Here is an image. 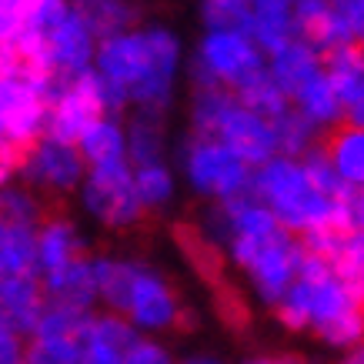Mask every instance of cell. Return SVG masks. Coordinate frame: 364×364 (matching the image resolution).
Segmentation results:
<instances>
[{"label": "cell", "mask_w": 364, "mask_h": 364, "mask_svg": "<svg viewBox=\"0 0 364 364\" xmlns=\"http://www.w3.org/2000/svg\"><path fill=\"white\" fill-rule=\"evenodd\" d=\"M90 70L114 114H167L184 87L188 44L167 21H137L127 31L97 41Z\"/></svg>", "instance_id": "cell-1"}, {"label": "cell", "mask_w": 364, "mask_h": 364, "mask_svg": "<svg viewBox=\"0 0 364 364\" xmlns=\"http://www.w3.org/2000/svg\"><path fill=\"white\" fill-rule=\"evenodd\" d=\"M271 311L287 331H311L338 351L364 341V308L358 291L334 274L324 257L311 251H304L294 284Z\"/></svg>", "instance_id": "cell-2"}, {"label": "cell", "mask_w": 364, "mask_h": 364, "mask_svg": "<svg viewBox=\"0 0 364 364\" xmlns=\"http://www.w3.org/2000/svg\"><path fill=\"white\" fill-rule=\"evenodd\" d=\"M97 277V304L124 318L137 334H167L184 324V301L157 264L131 254H90Z\"/></svg>", "instance_id": "cell-3"}, {"label": "cell", "mask_w": 364, "mask_h": 364, "mask_svg": "<svg viewBox=\"0 0 364 364\" xmlns=\"http://www.w3.org/2000/svg\"><path fill=\"white\" fill-rule=\"evenodd\" d=\"M251 194L294 237L348 228L344 224V200L328 198L314 184V177L308 174L301 157L274 154L264 164H257L251 174Z\"/></svg>", "instance_id": "cell-4"}, {"label": "cell", "mask_w": 364, "mask_h": 364, "mask_svg": "<svg viewBox=\"0 0 364 364\" xmlns=\"http://www.w3.org/2000/svg\"><path fill=\"white\" fill-rule=\"evenodd\" d=\"M188 131L231 147L251 167L277 154L274 127L267 117L251 111L237 94L210 87H188Z\"/></svg>", "instance_id": "cell-5"}, {"label": "cell", "mask_w": 364, "mask_h": 364, "mask_svg": "<svg viewBox=\"0 0 364 364\" xmlns=\"http://www.w3.org/2000/svg\"><path fill=\"white\" fill-rule=\"evenodd\" d=\"M171 164L177 171V181L204 204L241 198L251 191L254 167L241 161L231 147L210 141L204 134H181V141L174 144V154H171Z\"/></svg>", "instance_id": "cell-6"}, {"label": "cell", "mask_w": 364, "mask_h": 364, "mask_svg": "<svg viewBox=\"0 0 364 364\" xmlns=\"http://www.w3.org/2000/svg\"><path fill=\"white\" fill-rule=\"evenodd\" d=\"M54 80L37 74L14 54L0 57V154L17 161L27 144L44 134Z\"/></svg>", "instance_id": "cell-7"}, {"label": "cell", "mask_w": 364, "mask_h": 364, "mask_svg": "<svg viewBox=\"0 0 364 364\" xmlns=\"http://www.w3.org/2000/svg\"><path fill=\"white\" fill-rule=\"evenodd\" d=\"M264 50L254 44L244 31H200L194 47L188 50V87H210V90H237L251 84L257 74H264Z\"/></svg>", "instance_id": "cell-8"}, {"label": "cell", "mask_w": 364, "mask_h": 364, "mask_svg": "<svg viewBox=\"0 0 364 364\" xmlns=\"http://www.w3.org/2000/svg\"><path fill=\"white\" fill-rule=\"evenodd\" d=\"M74 198H77L80 214L107 231H134L147 218L134 194V177L127 161L87 167Z\"/></svg>", "instance_id": "cell-9"}, {"label": "cell", "mask_w": 364, "mask_h": 364, "mask_svg": "<svg viewBox=\"0 0 364 364\" xmlns=\"http://www.w3.org/2000/svg\"><path fill=\"white\" fill-rule=\"evenodd\" d=\"M84 157H80L77 144L41 134L33 144H27L17 161H14V181H21L23 188H31L37 198H74V191L84 181Z\"/></svg>", "instance_id": "cell-10"}, {"label": "cell", "mask_w": 364, "mask_h": 364, "mask_svg": "<svg viewBox=\"0 0 364 364\" xmlns=\"http://www.w3.org/2000/svg\"><path fill=\"white\" fill-rule=\"evenodd\" d=\"M100 114H114L107 104V94L94 77V70L80 77H67L50 84V100H47V121L44 134L60 137V141L77 144V137L97 121Z\"/></svg>", "instance_id": "cell-11"}, {"label": "cell", "mask_w": 364, "mask_h": 364, "mask_svg": "<svg viewBox=\"0 0 364 364\" xmlns=\"http://www.w3.org/2000/svg\"><path fill=\"white\" fill-rule=\"evenodd\" d=\"M301 257H304V244H301V237L284 231V228L247 257V264L241 267V274L247 277L251 294L261 301L264 308H274L277 301L284 298L287 287L294 284Z\"/></svg>", "instance_id": "cell-12"}, {"label": "cell", "mask_w": 364, "mask_h": 364, "mask_svg": "<svg viewBox=\"0 0 364 364\" xmlns=\"http://www.w3.org/2000/svg\"><path fill=\"white\" fill-rule=\"evenodd\" d=\"M84 254H87V237L80 231V224L70 214L47 210L41 224L33 228V271H37V277L50 274V271L77 261Z\"/></svg>", "instance_id": "cell-13"}, {"label": "cell", "mask_w": 364, "mask_h": 364, "mask_svg": "<svg viewBox=\"0 0 364 364\" xmlns=\"http://www.w3.org/2000/svg\"><path fill=\"white\" fill-rule=\"evenodd\" d=\"M291 31L318 54H331L338 47L354 44L351 27L331 0H298L291 11Z\"/></svg>", "instance_id": "cell-14"}, {"label": "cell", "mask_w": 364, "mask_h": 364, "mask_svg": "<svg viewBox=\"0 0 364 364\" xmlns=\"http://www.w3.org/2000/svg\"><path fill=\"white\" fill-rule=\"evenodd\" d=\"M80 341V364H124V354L137 341V331L111 311H90Z\"/></svg>", "instance_id": "cell-15"}, {"label": "cell", "mask_w": 364, "mask_h": 364, "mask_svg": "<svg viewBox=\"0 0 364 364\" xmlns=\"http://www.w3.org/2000/svg\"><path fill=\"white\" fill-rule=\"evenodd\" d=\"M44 298L50 304H67L77 311H94L97 308V277H94V257L84 254L70 264L57 267L50 274L41 277Z\"/></svg>", "instance_id": "cell-16"}, {"label": "cell", "mask_w": 364, "mask_h": 364, "mask_svg": "<svg viewBox=\"0 0 364 364\" xmlns=\"http://www.w3.org/2000/svg\"><path fill=\"white\" fill-rule=\"evenodd\" d=\"M44 304H47V298H44V287H41V277L37 274L0 277V314L11 321L17 334L31 338Z\"/></svg>", "instance_id": "cell-17"}, {"label": "cell", "mask_w": 364, "mask_h": 364, "mask_svg": "<svg viewBox=\"0 0 364 364\" xmlns=\"http://www.w3.org/2000/svg\"><path fill=\"white\" fill-rule=\"evenodd\" d=\"M124 134H127V164H151V161H171V137H167V114L131 111L124 114Z\"/></svg>", "instance_id": "cell-18"}, {"label": "cell", "mask_w": 364, "mask_h": 364, "mask_svg": "<svg viewBox=\"0 0 364 364\" xmlns=\"http://www.w3.org/2000/svg\"><path fill=\"white\" fill-rule=\"evenodd\" d=\"M264 64H267L271 80L281 87V94L291 97L304 80H311L318 70H324V54H318L314 47L304 44V41H298V37H291L287 44H281L277 50L267 54Z\"/></svg>", "instance_id": "cell-19"}, {"label": "cell", "mask_w": 364, "mask_h": 364, "mask_svg": "<svg viewBox=\"0 0 364 364\" xmlns=\"http://www.w3.org/2000/svg\"><path fill=\"white\" fill-rule=\"evenodd\" d=\"M321 147L331 161L334 174L341 177V184L348 191L364 188V127H351V124H338L334 131L321 137Z\"/></svg>", "instance_id": "cell-20"}, {"label": "cell", "mask_w": 364, "mask_h": 364, "mask_svg": "<svg viewBox=\"0 0 364 364\" xmlns=\"http://www.w3.org/2000/svg\"><path fill=\"white\" fill-rule=\"evenodd\" d=\"M287 104H291L321 137L341 124V104H338V94H334L331 80H328L324 70H318L311 80H304V84L287 97Z\"/></svg>", "instance_id": "cell-21"}, {"label": "cell", "mask_w": 364, "mask_h": 364, "mask_svg": "<svg viewBox=\"0 0 364 364\" xmlns=\"http://www.w3.org/2000/svg\"><path fill=\"white\" fill-rule=\"evenodd\" d=\"M77 151L87 167L121 164L127 161V134H124V114H100L87 131L77 137Z\"/></svg>", "instance_id": "cell-22"}, {"label": "cell", "mask_w": 364, "mask_h": 364, "mask_svg": "<svg viewBox=\"0 0 364 364\" xmlns=\"http://www.w3.org/2000/svg\"><path fill=\"white\" fill-rule=\"evenodd\" d=\"M294 4L298 0H251V17H247L244 33L264 50V57L294 37V31H291Z\"/></svg>", "instance_id": "cell-23"}, {"label": "cell", "mask_w": 364, "mask_h": 364, "mask_svg": "<svg viewBox=\"0 0 364 364\" xmlns=\"http://www.w3.org/2000/svg\"><path fill=\"white\" fill-rule=\"evenodd\" d=\"M324 74L331 80L334 94H338L341 114L348 107L364 104V50L358 44L338 47L331 54H324Z\"/></svg>", "instance_id": "cell-24"}, {"label": "cell", "mask_w": 364, "mask_h": 364, "mask_svg": "<svg viewBox=\"0 0 364 364\" xmlns=\"http://www.w3.org/2000/svg\"><path fill=\"white\" fill-rule=\"evenodd\" d=\"M134 177V194L141 200L144 214H161L177 200L181 181L171 161H151V164H134L131 167Z\"/></svg>", "instance_id": "cell-25"}, {"label": "cell", "mask_w": 364, "mask_h": 364, "mask_svg": "<svg viewBox=\"0 0 364 364\" xmlns=\"http://www.w3.org/2000/svg\"><path fill=\"white\" fill-rule=\"evenodd\" d=\"M67 4L97 41L114 37L141 21V7L131 0H67Z\"/></svg>", "instance_id": "cell-26"}, {"label": "cell", "mask_w": 364, "mask_h": 364, "mask_svg": "<svg viewBox=\"0 0 364 364\" xmlns=\"http://www.w3.org/2000/svg\"><path fill=\"white\" fill-rule=\"evenodd\" d=\"M44 214H47L44 198H37L31 188H23L21 181H11V184L0 188V221L37 228Z\"/></svg>", "instance_id": "cell-27"}, {"label": "cell", "mask_w": 364, "mask_h": 364, "mask_svg": "<svg viewBox=\"0 0 364 364\" xmlns=\"http://www.w3.org/2000/svg\"><path fill=\"white\" fill-rule=\"evenodd\" d=\"M271 127H274V147L277 154H287V157H301L308 154L314 144H321V134L311 127L304 117H301L294 107H287L284 114H277L274 121H271Z\"/></svg>", "instance_id": "cell-28"}, {"label": "cell", "mask_w": 364, "mask_h": 364, "mask_svg": "<svg viewBox=\"0 0 364 364\" xmlns=\"http://www.w3.org/2000/svg\"><path fill=\"white\" fill-rule=\"evenodd\" d=\"M90 311H77V308H67V304H50L47 301L41 318L33 324L31 338H77L87 324Z\"/></svg>", "instance_id": "cell-29"}, {"label": "cell", "mask_w": 364, "mask_h": 364, "mask_svg": "<svg viewBox=\"0 0 364 364\" xmlns=\"http://www.w3.org/2000/svg\"><path fill=\"white\" fill-rule=\"evenodd\" d=\"M198 17L200 31H247V17H251V0H198Z\"/></svg>", "instance_id": "cell-30"}, {"label": "cell", "mask_w": 364, "mask_h": 364, "mask_svg": "<svg viewBox=\"0 0 364 364\" xmlns=\"http://www.w3.org/2000/svg\"><path fill=\"white\" fill-rule=\"evenodd\" d=\"M21 364H80L77 338H23Z\"/></svg>", "instance_id": "cell-31"}, {"label": "cell", "mask_w": 364, "mask_h": 364, "mask_svg": "<svg viewBox=\"0 0 364 364\" xmlns=\"http://www.w3.org/2000/svg\"><path fill=\"white\" fill-rule=\"evenodd\" d=\"M237 97H241L251 111L267 117V121H274L277 114H284L287 107H291L287 97L281 94V87H277L274 80H271V74H267V64H264V74H257L251 84H244V87L237 90Z\"/></svg>", "instance_id": "cell-32"}, {"label": "cell", "mask_w": 364, "mask_h": 364, "mask_svg": "<svg viewBox=\"0 0 364 364\" xmlns=\"http://www.w3.org/2000/svg\"><path fill=\"white\" fill-rule=\"evenodd\" d=\"M177 244H181V251L191 257V264L198 267V274H204V277L221 274V257L224 254L218 251L198 228H181V231H177Z\"/></svg>", "instance_id": "cell-33"}, {"label": "cell", "mask_w": 364, "mask_h": 364, "mask_svg": "<svg viewBox=\"0 0 364 364\" xmlns=\"http://www.w3.org/2000/svg\"><path fill=\"white\" fill-rule=\"evenodd\" d=\"M124 364H177V361L174 354L167 351V344H161L157 338H147V334H137V341L124 354Z\"/></svg>", "instance_id": "cell-34"}, {"label": "cell", "mask_w": 364, "mask_h": 364, "mask_svg": "<svg viewBox=\"0 0 364 364\" xmlns=\"http://www.w3.org/2000/svg\"><path fill=\"white\" fill-rule=\"evenodd\" d=\"M344 224L351 231H361L364 234V188L361 191H351L348 200H344Z\"/></svg>", "instance_id": "cell-35"}, {"label": "cell", "mask_w": 364, "mask_h": 364, "mask_svg": "<svg viewBox=\"0 0 364 364\" xmlns=\"http://www.w3.org/2000/svg\"><path fill=\"white\" fill-rule=\"evenodd\" d=\"M241 364H301V361L291 358V354H254V358H247Z\"/></svg>", "instance_id": "cell-36"}, {"label": "cell", "mask_w": 364, "mask_h": 364, "mask_svg": "<svg viewBox=\"0 0 364 364\" xmlns=\"http://www.w3.org/2000/svg\"><path fill=\"white\" fill-rule=\"evenodd\" d=\"M334 364H364V341H358L354 348L341 351V358H338Z\"/></svg>", "instance_id": "cell-37"}, {"label": "cell", "mask_w": 364, "mask_h": 364, "mask_svg": "<svg viewBox=\"0 0 364 364\" xmlns=\"http://www.w3.org/2000/svg\"><path fill=\"white\" fill-rule=\"evenodd\" d=\"M177 364H224V361H218L214 354H194V358H188V361H177Z\"/></svg>", "instance_id": "cell-38"}, {"label": "cell", "mask_w": 364, "mask_h": 364, "mask_svg": "<svg viewBox=\"0 0 364 364\" xmlns=\"http://www.w3.org/2000/svg\"><path fill=\"white\" fill-rule=\"evenodd\" d=\"M338 11H344V7H351V4H361V0H331Z\"/></svg>", "instance_id": "cell-39"}, {"label": "cell", "mask_w": 364, "mask_h": 364, "mask_svg": "<svg viewBox=\"0 0 364 364\" xmlns=\"http://www.w3.org/2000/svg\"><path fill=\"white\" fill-rule=\"evenodd\" d=\"M7 54H11V50H4V47H0V57H7Z\"/></svg>", "instance_id": "cell-40"}, {"label": "cell", "mask_w": 364, "mask_h": 364, "mask_svg": "<svg viewBox=\"0 0 364 364\" xmlns=\"http://www.w3.org/2000/svg\"><path fill=\"white\" fill-rule=\"evenodd\" d=\"M131 4H137V7H141V4H147V0H131Z\"/></svg>", "instance_id": "cell-41"}]
</instances>
